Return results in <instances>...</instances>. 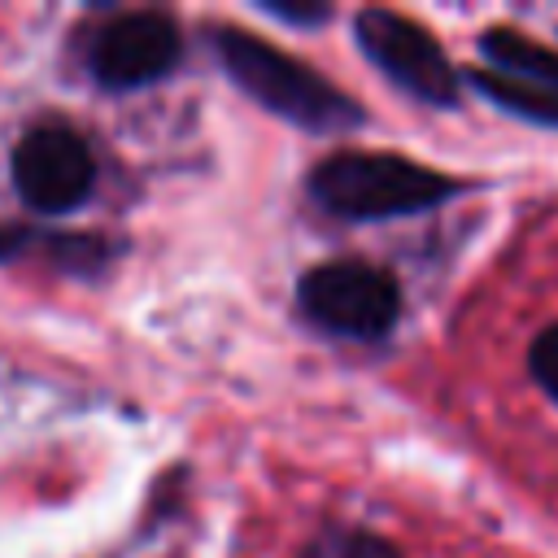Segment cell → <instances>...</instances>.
I'll list each match as a JSON object with an SVG mask.
<instances>
[{"instance_id": "9c48e42d", "label": "cell", "mask_w": 558, "mask_h": 558, "mask_svg": "<svg viewBox=\"0 0 558 558\" xmlns=\"http://www.w3.org/2000/svg\"><path fill=\"white\" fill-rule=\"evenodd\" d=\"M301 558H401L392 541L366 532V527H323Z\"/></svg>"}, {"instance_id": "3957f363", "label": "cell", "mask_w": 558, "mask_h": 558, "mask_svg": "<svg viewBox=\"0 0 558 558\" xmlns=\"http://www.w3.org/2000/svg\"><path fill=\"white\" fill-rule=\"evenodd\" d=\"M296 305L314 327L331 336L379 340L401 314V292L388 270L349 257L305 270V279L296 283Z\"/></svg>"}, {"instance_id": "6da1fadb", "label": "cell", "mask_w": 558, "mask_h": 558, "mask_svg": "<svg viewBox=\"0 0 558 558\" xmlns=\"http://www.w3.org/2000/svg\"><path fill=\"white\" fill-rule=\"evenodd\" d=\"M214 48L222 70L270 113L305 131H349L362 122V109L340 87L248 31H214Z\"/></svg>"}, {"instance_id": "52a82bcc", "label": "cell", "mask_w": 558, "mask_h": 558, "mask_svg": "<svg viewBox=\"0 0 558 558\" xmlns=\"http://www.w3.org/2000/svg\"><path fill=\"white\" fill-rule=\"evenodd\" d=\"M480 48H484V57L493 61L497 74H510V78H519V83H532V87L558 96V48L532 44L527 35L506 31V26L484 31Z\"/></svg>"}, {"instance_id": "8992f818", "label": "cell", "mask_w": 558, "mask_h": 558, "mask_svg": "<svg viewBox=\"0 0 558 558\" xmlns=\"http://www.w3.org/2000/svg\"><path fill=\"white\" fill-rule=\"evenodd\" d=\"M179 48H183L179 26L166 13L135 9V13L109 17L100 31H92L87 70L96 83L126 92V87H144V83L166 78L179 61Z\"/></svg>"}, {"instance_id": "8fae6325", "label": "cell", "mask_w": 558, "mask_h": 558, "mask_svg": "<svg viewBox=\"0 0 558 558\" xmlns=\"http://www.w3.org/2000/svg\"><path fill=\"white\" fill-rule=\"evenodd\" d=\"M275 17H283V22H323L327 17V9L323 4H292V9H283V4H266Z\"/></svg>"}, {"instance_id": "ba28073f", "label": "cell", "mask_w": 558, "mask_h": 558, "mask_svg": "<svg viewBox=\"0 0 558 558\" xmlns=\"http://www.w3.org/2000/svg\"><path fill=\"white\" fill-rule=\"evenodd\" d=\"M475 87L484 96H493L501 109H514L532 122H545V126H558V96L554 92H541L532 83H519L510 74H497V70H480L475 74Z\"/></svg>"}, {"instance_id": "30bf717a", "label": "cell", "mask_w": 558, "mask_h": 558, "mask_svg": "<svg viewBox=\"0 0 558 558\" xmlns=\"http://www.w3.org/2000/svg\"><path fill=\"white\" fill-rule=\"evenodd\" d=\"M527 366H532L536 384H541V388H545V392L558 401V323H554V327H545V331L536 336Z\"/></svg>"}, {"instance_id": "7a4b0ae2", "label": "cell", "mask_w": 558, "mask_h": 558, "mask_svg": "<svg viewBox=\"0 0 558 558\" xmlns=\"http://www.w3.org/2000/svg\"><path fill=\"white\" fill-rule=\"evenodd\" d=\"M462 183L392 153H331L310 174V196L336 218H397L458 196Z\"/></svg>"}, {"instance_id": "5b68a950", "label": "cell", "mask_w": 558, "mask_h": 558, "mask_svg": "<svg viewBox=\"0 0 558 558\" xmlns=\"http://www.w3.org/2000/svg\"><path fill=\"white\" fill-rule=\"evenodd\" d=\"M13 187L39 214H65L96 187L92 144L70 122H39L13 148Z\"/></svg>"}, {"instance_id": "277c9868", "label": "cell", "mask_w": 558, "mask_h": 558, "mask_svg": "<svg viewBox=\"0 0 558 558\" xmlns=\"http://www.w3.org/2000/svg\"><path fill=\"white\" fill-rule=\"evenodd\" d=\"M357 48L410 96L423 105H453L458 100V70L449 65L445 48L410 17L392 9H366L353 17Z\"/></svg>"}]
</instances>
